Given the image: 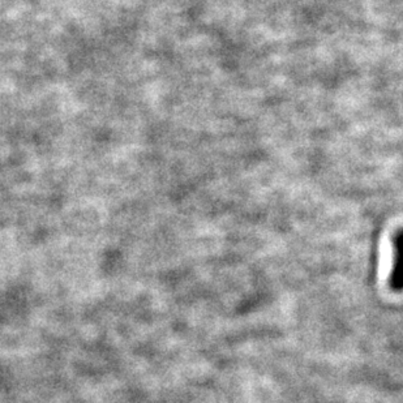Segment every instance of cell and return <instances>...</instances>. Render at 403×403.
Segmentation results:
<instances>
[{"mask_svg":"<svg viewBox=\"0 0 403 403\" xmlns=\"http://www.w3.org/2000/svg\"><path fill=\"white\" fill-rule=\"evenodd\" d=\"M389 285L397 292L403 291V230H398L393 236V269Z\"/></svg>","mask_w":403,"mask_h":403,"instance_id":"6da1fadb","label":"cell"}]
</instances>
